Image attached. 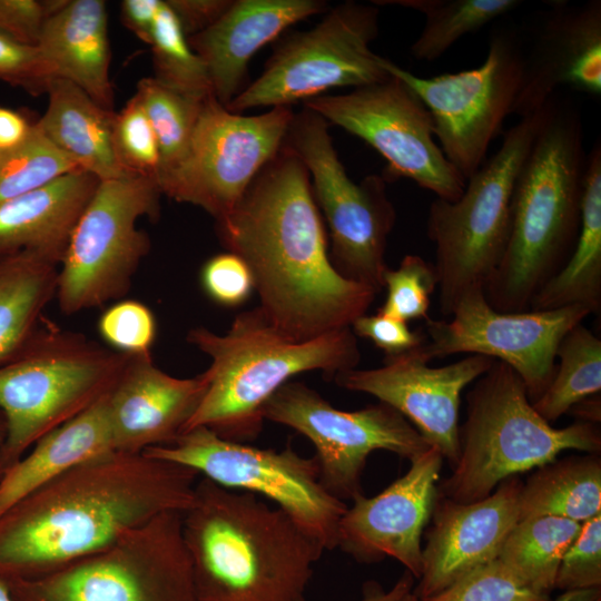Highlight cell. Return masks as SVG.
Returning <instances> with one entry per match:
<instances>
[{"instance_id":"6da1fadb","label":"cell","mask_w":601,"mask_h":601,"mask_svg":"<svg viewBox=\"0 0 601 601\" xmlns=\"http://www.w3.org/2000/svg\"><path fill=\"white\" fill-rule=\"evenodd\" d=\"M217 226L248 266L259 308L294 341L351 327L375 299L333 266L309 175L285 144Z\"/></svg>"},{"instance_id":"7a4b0ae2","label":"cell","mask_w":601,"mask_h":601,"mask_svg":"<svg viewBox=\"0 0 601 601\" xmlns=\"http://www.w3.org/2000/svg\"><path fill=\"white\" fill-rule=\"evenodd\" d=\"M200 475L112 451L28 493L0 514V579H35L110 545L168 511H186Z\"/></svg>"},{"instance_id":"3957f363","label":"cell","mask_w":601,"mask_h":601,"mask_svg":"<svg viewBox=\"0 0 601 601\" xmlns=\"http://www.w3.org/2000/svg\"><path fill=\"white\" fill-rule=\"evenodd\" d=\"M183 534L197 601H305L325 550L279 508L203 476Z\"/></svg>"},{"instance_id":"277c9868","label":"cell","mask_w":601,"mask_h":601,"mask_svg":"<svg viewBox=\"0 0 601 601\" xmlns=\"http://www.w3.org/2000/svg\"><path fill=\"white\" fill-rule=\"evenodd\" d=\"M587 155L581 112L553 96L516 177L504 254L484 293L499 312L530 309L578 238Z\"/></svg>"},{"instance_id":"5b68a950","label":"cell","mask_w":601,"mask_h":601,"mask_svg":"<svg viewBox=\"0 0 601 601\" xmlns=\"http://www.w3.org/2000/svg\"><path fill=\"white\" fill-rule=\"evenodd\" d=\"M187 341L209 356L210 365L204 372L206 392L184 432L204 426L239 443L258 436L263 406L293 376L319 370L334 377L356 368L361 358L351 327L298 342L278 331L259 306L239 313L225 334L195 327Z\"/></svg>"},{"instance_id":"8992f818","label":"cell","mask_w":601,"mask_h":601,"mask_svg":"<svg viewBox=\"0 0 601 601\" xmlns=\"http://www.w3.org/2000/svg\"><path fill=\"white\" fill-rule=\"evenodd\" d=\"M467 415L459 428L460 453L439 495L456 503L489 496L505 479L552 462L565 450L599 453L597 424L556 428L533 407L520 376L494 361L466 395Z\"/></svg>"},{"instance_id":"52a82bcc","label":"cell","mask_w":601,"mask_h":601,"mask_svg":"<svg viewBox=\"0 0 601 601\" xmlns=\"http://www.w3.org/2000/svg\"><path fill=\"white\" fill-rule=\"evenodd\" d=\"M129 354L49 324L0 365V412L7 436L2 474L43 435L105 397Z\"/></svg>"},{"instance_id":"ba28073f","label":"cell","mask_w":601,"mask_h":601,"mask_svg":"<svg viewBox=\"0 0 601 601\" xmlns=\"http://www.w3.org/2000/svg\"><path fill=\"white\" fill-rule=\"evenodd\" d=\"M545 109L546 104L505 132L499 150L466 180L456 200L435 198L430 205L426 231L435 246L433 266L446 317L464 294L485 288L504 254L514 184Z\"/></svg>"},{"instance_id":"9c48e42d","label":"cell","mask_w":601,"mask_h":601,"mask_svg":"<svg viewBox=\"0 0 601 601\" xmlns=\"http://www.w3.org/2000/svg\"><path fill=\"white\" fill-rule=\"evenodd\" d=\"M7 583L14 601H197L180 511L46 575Z\"/></svg>"},{"instance_id":"30bf717a","label":"cell","mask_w":601,"mask_h":601,"mask_svg":"<svg viewBox=\"0 0 601 601\" xmlns=\"http://www.w3.org/2000/svg\"><path fill=\"white\" fill-rule=\"evenodd\" d=\"M523 58V31L504 22L494 26L485 60L472 69L420 77L386 58L380 57V63L421 99L432 117L441 150L467 180L486 160L490 144L512 112Z\"/></svg>"},{"instance_id":"8fae6325","label":"cell","mask_w":601,"mask_h":601,"mask_svg":"<svg viewBox=\"0 0 601 601\" xmlns=\"http://www.w3.org/2000/svg\"><path fill=\"white\" fill-rule=\"evenodd\" d=\"M144 454L187 466L220 486L270 500L325 550L336 548L347 505L325 489L314 456H300L289 445L276 451L229 441L204 426Z\"/></svg>"},{"instance_id":"7c38bea8","label":"cell","mask_w":601,"mask_h":601,"mask_svg":"<svg viewBox=\"0 0 601 601\" xmlns=\"http://www.w3.org/2000/svg\"><path fill=\"white\" fill-rule=\"evenodd\" d=\"M160 195L157 183L144 177L99 183L59 265L56 297L62 313L99 307L128 293L150 248L137 223L157 217Z\"/></svg>"},{"instance_id":"4fadbf2b","label":"cell","mask_w":601,"mask_h":601,"mask_svg":"<svg viewBox=\"0 0 601 601\" xmlns=\"http://www.w3.org/2000/svg\"><path fill=\"white\" fill-rule=\"evenodd\" d=\"M327 121L305 108L294 115L285 146L313 179V195L327 220L329 258L345 278L372 288H384L387 237L395 210L377 175L356 184L347 175L333 146Z\"/></svg>"},{"instance_id":"5bb4252c","label":"cell","mask_w":601,"mask_h":601,"mask_svg":"<svg viewBox=\"0 0 601 601\" xmlns=\"http://www.w3.org/2000/svg\"><path fill=\"white\" fill-rule=\"evenodd\" d=\"M375 4L345 2L270 57L263 73L225 107L233 112L288 107L339 87L359 88L390 77L371 49L378 33Z\"/></svg>"},{"instance_id":"9a60e30c","label":"cell","mask_w":601,"mask_h":601,"mask_svg":"<svg viewBox=\"0 0 601 601\" xmlns=\"http://www.w3.org/2000/svg\"><path fill=\"white\" fill-rule=\"evenodd\" d=\"M293 118L289 107L244 116L208 96L184 160L158 181L161 194L198 206L217 221L224 219L279 152Z\"/></svg>"},{"instance_id":"2e32d148","label":"cell","mask_w":601,"mask_h":601,"mask_svg":"<svg viewBox=\"0 0 601 601\" xmlns=\"http://www.w3.org/2000/svg\"><path fill=\"white\" fill-rule=\"evenodd\" d=\"M262 415L264 421L288 426L313 443L323 485L344 502L363 494L362 474L372 452L386 450L411 461L431 447L387 404L342 411L300 382L289 381L278 388Z\"/></svg>"},{"instance_id":"e0dca14e","label":"cell","mask_w":601,"mask_h":601,"mask_svg":"<svg viewBox=\"0 0 601 601\" xmlns=\"http://www.w3.org/2000/svg\"><path fill=\"white\" fill-rule=\"evenodd\" d=\"M304 106L377 150L390 177L408 178L449 201L462 195L466 180L436 142L428 110L398 78L390 75L348 93L308 99Z\"/></svg>"},{"instance_id":"ac0fdd59","label":"cell","mask_w":601,"mask_h":601,"mask_svg":"<svg viewBox=\"0 0 601 601\" xmlns=\"http://www.w3.org/2000/svg\"><path fill=\"white\" fill-rule=\"evenodd\" d=\"M590 314L581 305L499 312L489 304L484 288H475L459 299L450 319H425L423 349L430 361L469 353L502 362L520 376L533 403L553 377L562 338Z\"/></svg>"},{"instance_id":"d6986e66","label":"cell","mask_w":601,"mask_h":601,"mask_svg":"<svg viewBox=\"0 0 601 601\" xmlns=\"http://www.w3.org/2000/svg\"><path fill=\"white\" fill-rule=\"evenodd\" d=\"M423 345L385 357L381 367L343 371L334 380L345 390L373 395L396 410L454 467L460 453L462 392L489 371L494 359L474 354L433 367Z\"/></svg>"},{"instance_id":"ffe728a7","label":"cell","mask_w":601,"mask_h":601,"mask_svg":"<svg viewBox=\"0 0 601 601\" xmlns=\"http://www.w3.org/2000/svg\"><path fill=\"white\" fill-rule=\"evenodd\" d=\"M443 460L431 446L411 460L408 471L381 493L355 497L338 523L336 548L361 563L393 558L418 580L423 568L421 538L439 496Z\"/></svg>"},{"instance_id":"44dd1931","label":"cell","mask_w":601,"mask_h":601,"mask_svg":"<svg viewBox=\"0 0 601 601\" xmlns=\"http://www.w3.org/2000/svg\"><path fill=\"white\" fill-rule=\"evenodd\" d=\"M523 73L511 115L541 109L558 90L601 96V1L552 2L532 37L524 33Z\"/></svg>"},{"instance_id":"7402d4cb","label":"cell","mask_w":601,"mask_h":601,"mask_svg":"<svg viewBox=\"0 0 601 601\" xmlns=\"http://www.w3.org/2000/svg\"><path fill=\"white\" fill-rule=\"evenodd\" d=\"M522 484L518 475L510 476L485 499L465 504L437 496L422 550V574L413 590L420 601L497 558L519 521Z\"/></svg>"},{"instance_id":"603a6c76","label":"cell","mask_w":601,"mask_h":601,"mask_svg":"<svg viewBox=\"0 0 601 601\" xmlns=\"http://www.w3.org/2000/svg\"><path fill=\"white\" fill-rule=\"evenodd\" d=\"M206 388L204 373L179 378L156 366L150 353L128 355L106 396L114 450L140 454L173 443L184 432Z\"/></svg>"},{"instance_id":"cb8c5ba5","label":"cell","mask_w":601,"mask_h":601,"mask_svg":"<svg viewBox=\"0 0 601 601\" xmlns=\"http://www.w3.org/2000/svg\"><path fill=\"white\" fill-rule=\"evenodd\" d=\"M325 6L318 0H237L210 27L187 38L206 65L215 98L223 106L231 101L253 56Z\"/></svg>"},{"instance_id":"d4e9b609","label":"cell","mask_w":601,"mask_h":601,"mask_svg":"<svg viewBox=\"0 0 601 601\" xmlns=\"http://www.w3.org/2000/svg\"><path fill=\"white\" fill-rule=\"evenodd\" d=\"M36 46L52 78L68 80L114 111L106 2L60 1L46 18Z\"/></svg>"},{"instance_id":"484cf974","label":"cell","mask_w":601,"mask_h":601,"mask_svg":"<svg viewBox=\"0 0 601 601\" xmlns=\"http://www.w3.org/2000/svg\"><path fill=\"white\" fill-rule=\"evenodd\" d=\"M100 180L77 169L0 203V255L32 252L60 265Z\"/></svg>"},{"instance_id":"4316f807","label":"cell","mask_w":601,"mask_h":601,"mask_svg":"<svg viewBox=\"0 0 601 601\" xmlns=\"http://www.w3.org/2000/svg\"><path fill=\"white\" fill-rule=\"evenodd\" d=\"M106 396L39 439L2 474L0 514L28 493L75 466L115 451Z\"/></svg>"},{"instance_id":"83f0119b","label":"cell","mask_w":601,"mask_h":601,"mask_svg":"<svg viewBox=\"0 0 601 601\" xmlns=\"http://www.w3.org/2000/svg\"><path fill=\"white\" fill-rule=\"evenodd\" d=\"M47 93V109L35 124L53 146L100 181L131 177L122 170L115 154V111L100 107L65 79H52Z\"/></svg>"},{"instance_id":"f1b7e54d","label":"cell","mask_w":601,"mask_h":601,"mask_svg":"<svg viewBox=\"0 0 601 601\" xmlns=\"http://www.w3.org/2000/svg\"><path fill=\"white\" fill-rule=\"evenodd\" d=\"M601 306V145L587 155L581 221L574 247L563 267L533 297L530 309Z\"/></svg>"},{"instance_id":"f546056e","label":"cell","mask_w":601,"mask_h":601,"mask_svg":"<svg viewBox=\"0 0 601 601\" xmlns=\"http://www.w3.org/2000/svg\"><path fill=\"white\" fill-rule=\"evenodd\" d=\"M58 269L32 252L0 255V365L35 335L43 308L56 296Z\"/></svg>"},{"instance_id":"4dcf8cb0","label":"cell","mask_w":601,"mask_h":601,"mask_svg":"<svg viewBox=\"0 0 601 601\" xmlns=\"http://www.w3.org/2000/svg\"><path fill=\"white\" fill-rule=\"evenodd\" d=\"M600 513L601 459L597 453L536 467L519 495V520L553 515L583 523Z\"/></svg>"},{"instance_id":"1f68e13d","label":"cell","mask_w":601,"mask_h":601,"mask_svg":"<svg viewBox=\"0 0 601 601\" xmlns=\"http://www.w3.org/2000/svg\"><path fill=\"white\" fill-rule=\"evenodd\" d=\"M581 526L580 522L553 515L521 519L504 540L497 559L529 587L551 595L561 558Z\"/></svg>"},{"instance_id":"d6a6232c","label":"cell","mask_w":601,"mask_h":601,"mask_svg":"<svg viewBox=\"0 0 601 601\" xmlns=\"http://www.w3.org/2000/svg\"><path fill=\"white\" fill-rule=\"evenodd\" d=\"M394 4L422 13L425 22L411 46L420 61H434L457 40L522 6L521 0H390L373 1Z\"/></svg>"},{"instance_id":"836d02e7","label":"cell","mask_w":601,"mask_h":601,"mask_svg":"<svg viewBox=\"0 0 601 601\" xmlns=\"http://www.w3.org/2000/svg\"><path fill=\"white\" fill-rule=\"evenodd\" d=\"M553 377L543 394L532 403L549 423L559 420L578 402L601 391V339L578 324L562 338Z\"/></svg>"},{"instance_id":"e575fe53","label":"cell","mask_w":601,"mask_h":601,"mask_svg":"<svg viewBox=\"0 0 601 601\" xmlns=\"http://www.w3.org/2000/svg\"><path fill=\"white\" fill-rule=\"evenodd\" d=\"M135 96L139 99L155 131L160 168L158 181L175 170L184 160L204 100L158 81L155 77L142 78Z\"/></svg>"},{"instance_id":"d590c367","label":"cell","mask_w":601,"mask_h":601,"mask_svg":"<svg viewBox=\"0 0 601 601\" xmlns=\"http://www.w3.org/2000/svg\"><path fill=\"white\" fill-rule=\"evenodd\" d=\"M149 46L152 51L155 78L158 81L179 92L201 99L214 95L205 62L191 49L166 0H162L156 18Z\"/></svg>"},{"instance_id":"8d00e7d4","label":"cell","mask_w":601,"mask_h":601,"mask_svg":"<svg viewBox=\"0 0 601 601\" xmlns=\"http://www.w3.org/2000/svg\"><path fill=\"white\" fill-rule=\"evenodd\" d=\"M81 169L32 124L19 145L0 150V203L27 194Z\"/></svg>"},{"instance_id":"74e56055","label":"cell","mask_w":601,"mask_h":601,"mask_svg":"<svg viewBox=\"0 0 601 601\" xmlns=\"http://www.w3.org/2000/svg\"><path fill=\"white\" fill-rule=\"evenodd\" d=\"M112 142L117 160L128 176L157 183L160 168L157 138L135 95L119 112H115Z\"/></svg>"},{"instance_id":"f35d334b","label":"cell","mask_w":601,"mask_h":601,"mask_svg":"<svg viewBox=\"0 0 601 601\" xmlns=\"http://www.w3.org/2000/svg\"><path fill=\"white\" fill-rule=\"evenodd\" d=\"M437 287L433 264L421 256L406 255L395 269L384 275L386 297L377 313L403 321L427 319L431 295Z\"/></svg>"},{"instance_id":"ab89813d","label":"cell","mask_w":601,"mask_h":601,"mask_svg":"<svg viewBox=\"0 0 601 601\" xmlns=\"http://www.w3.org/2000/svg\"><path fill=\"white\" fill-rule=\"evenodd\" d=\"M520 580L500 559L460 578L439 594L422 601H550Z\"/></svg>"},{"instance_id":"60d3db41","label":"cell","mask_w":601,"mask_h":601,"mask_svg":"<svg viewBox=\"0 0 601 601\" xmlns=\"http://www.w3.org/2000/svg\"><path fill=\"white\" fill-rule=\"evenodd\" d=\"M98 331L117 352L147 354L156 339L157 323L145 304L126 299L115 303L101 314Z\"/></svg>"},{"instance_id":"b9f144b4","label":"cell","mask_w":601,"mask_h":601,"mask_svg":"<svg viewBox=\"0 0 601 601\" xmlns=\"http://www.w3.org/2000/svg\"><path fill=\"white\" fill-rule=\"evenodd\" d=\"M601 588V513L582 523L563 553L554 589L564 591Z\"/></svg>"},{"instance_id":"7bdbcfd3","label":"cell","mask_w":601,"mask_h":601,"mask_svg":"<svg viewBox=\"0 0 601 601\" xmlns=\"http://www.w3.org/2000/svg\"><path fill=\"white\" fill-rule=\"evenodd\" d=\"M0 79L39 95L47 92L53 78L36 45L0 31Z\"/></svg>"},{"instance_id":"ee69618b","label":"cell","mask_w":601,"mask_h":601,"mask_svg":"<svg viewBox=\"0 0 601 601\" xmlns=\"http://www.w3.org/2000/svg\"><path fill=\"white\" fill-rule=\"evenodd\" d=\"M200 280L208 297L227 307L243 304L254 289L248 266L230 252L208 259L201 268Z\"/></svg>"},{"instance_id":"f6af8a7d","label":"cell","mask_w":601,"mask_h":601,"mask_svg":"<svg viewBox=\"0 0 601 601\" xmlns=\"http://www.w3.org/2000/svg\"><path fill=\"white\" fill-rule=\"evenodd\" d=\"M351 328L355 335L373 342L385 353V357L407 353L426 342V335L422 332L412 331L407 323L380 313L359 316Z\"/></svg>"},{"instance_id":"bcb514c9","label":"cell","mask_w":601,"mask_h":601,"mask_svg":"<svg viewBox=\"0 0 601 601\" xmlns=\"http://www.w3.org/2000/svg\"><path fill=\"white\" fill-rule=\"evenodd\" d=\"M60 1L0 0V31L36 45L46 18Z\"/></svg>"},{"instance_id":"7dc6e473","label":"cell","mask_w":601,"mask_h":601,"mask_svg":"<svg viewBox=\"0 0 601 601\" xmlns=\"http://www.w3.org/2000/svg\"><path fill=\"white\" fill-rule=\"evenodd\" d=\"M187 38L216 22L230 7L228 0H166Z\"/></svg>"},{"instance_id":"c3c4849f","label":"cell","mask_w":601,"mask_h":601,"mask_svg":"<svg viewBox=\"0 0 601 601\" xmlns=\"http://www.w3.org/2000/svg\"><path fill=\"white\" fill-rule=\"evenodd\" d=\"M162 0H124L121 19L141 41L149 45L152 28Z\"/></svg>"},{"instance_id":"681fc988","label":"cell","mask_w":601,"mask_h":601,"mask_svg":"<svg viewBox=\"0 0 601 601\" xmlns=\"http://www.w3.org/2000/svg\"><path fill=\"white\" fill-rule=\"evenodd\" d=\"M31 126L19 112L0 107V150L12 148L22 142Z\"/></svg>"},{"instance_id":"f907efd6","label":"cell","mask_w":601,"mask_h":601,"mask_svg":"<svg viewBox=\"0 0 601 601\" xmlns=\"http://www.w3.org/2000/svg\"><path fill=\"white\" fill-rule=\"evenodd\" d=\"M414 579L415 578L405 570L388 591H385L378 582L368 580L362 588V601H400L405 594L412 591Z\"/></svg>"},{"instance_id":"816d5d0a","label":"cell","mask_w":601,"mask_h":601,"mask_svg":"<svg viewBox=\"0 0 601 601\" xmlns=\"http://www.w3.org/2000/svg\"><path fill=\"white\" fill-rule=\"evenodd\" d=\"M569 412H572L580 422H588L593 424L600 423V395L597 394L585 397L584 400L574 404Z\"/></svg>"},{"instance_id":"f5cc1de1","label":"cell","mask_w":601,"mask_h":601,"mask_svg":"<svg viewBox=\"0 0 601 601\" xmlns=\"http://www.w3.org/2000/svg\"><path fill=\"white\" fill-rule=\"evenodd\" d=\"M550 601H601V588L564 591Z\"/></svg>"},{"instance_id":"db71d44e","label":"cell","mask_w":601,"mask_h":601,"mask_svg":"<svg viewBox=\"0 0 601 601\" xmlns=\"http://www.w3.org/2000/svg\"><path fill=\"white\" fill-rule=\"evenodd\" d=\"M0 601H14L6 580L0 579Z\"/></svg>"},{"instance_id":"11a10c76","label":"cell","mask_w":601,"mask_h":601,"mask_svg":"<svg viewBox=\"0 0 601 601\" xmlns=\"http://www.w3.org/2000/svg\"><path fill=\"white\" fill-rule=\"evenodd\" d=\"M6 436H7L6 420H4L3 414L0 412V453L6 441ZM0 477H1V471H0Z\"/></svg>"},{"instance_id":"9f6ffc18","label":"cell","mask_w":601,"mask_h":601,"mask_svg":"<svg viewBox=\"0 0 601 601\" xmlns=\"http://www.w3.org/2000/svg\"><path fill=\"white\" fill-rule=\"evenodd\" d=\"M400 601H420V599L411 591L405 594Z\"/></svg>"}]
</instances>
